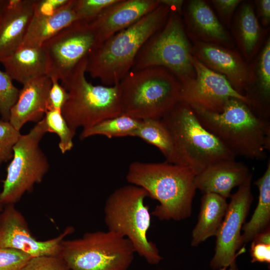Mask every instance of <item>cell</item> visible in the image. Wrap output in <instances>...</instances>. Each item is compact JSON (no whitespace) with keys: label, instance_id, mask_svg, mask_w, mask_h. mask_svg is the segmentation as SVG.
I'll return each instance as SVG.
<instances>
[{"label":"cell","instance_id":"cell-28","mask_svg":"<svg viewBox=\"0 0 270 270\" xmlns=\"http://www.w3.org/2000/svg\"><path fill=\"white\" fill-rule=\"evenodd\" d=\"M141 120L126 114L108 118L86 128L82 129L80 138L96 135L108 138L135 136Z\"/></svg>","mask_w":270,"mask_h":270},{"label":"cell","instance_id":"cell-9","mask_svg":"<svg viewBox=\"0 0 270 270\" xmlns=\"http://www.w3.org/2000/svg\"><path fill=\"white\" fill-rule=\"evenodd\" d=\"M180 16L170 10L164 24L139 51L131 70L162 67L170 70L180 82L195 77L191 60L192 46Z\"/></svg>","mask_w":270,"mask_h":270},{"label":"cell","instance_id":"cell-43","mask_svg":"<svg viewBox=\"0 0 270 270\" xmlns=\"http://www.w3.org/2000/svg\"><path fill=\"white\" fill-rule=\"evenodd\" d=\"M6 0H0V13L1 12L2 10L6 3Z\"/></svg>","mask_w":270,"mask_h":270},{"label":"cell","instance_id":"cell-44","mask_svg":"<svg viewBox=\"0 0 270 270\" xmlns=\"http://www.w3.org/2000/svg\"><path fill=\"white\" fill-rule=\"evenodd\" d=\"M4 206L0 202V212L3 210Z\"/></svg>","mask_w":270,"mask_h":270},{"label":"cell","instance_id":"cell-41","mask_svg":"<svg viewBox=\"0 0 270 270\" xmlns=\"http://www.w3.org/2000/svg\"><path fill=\"white\" fill-rule=\"evenodd\" d=\"M253 242L264 244H270V228L256 236L252 240Z\"/></svg>","mask_w":270,"mask_h":270},{"label":"cell","instance_id":"cell-45","mask_svg":"<svg viewBox=\"0 0 270 270\" xmlns=\"http://www.w3.org/2000/svg\"></svg>","mask_w":270,"mask_h":270},{"label":"cell","instance_id":"cell-10","mask_svg":"<svg viewBox=\"0 0 270 270\" xmlns=\"http://www.w3.org/2000/svg\"><path fill=\"white\" fill-rule=\"evenodd\" d=\"M46 132L44 118L28 134H21L14 144L0 192V202L4 206L15 204L36 184L42 182L49 168L48 159L40 146Z\"/></svg>","mask_w":270,"mask_h":270},{"label":"cell","instance_id":"cell-16","mask_svg":"<svg viewBox=\"0 0 270 270\" xmlns=\"http://www.w3.org/2000/svg\"><path fill=\"white\" fill-rule=\"evenodd\" d=\"M159 0H118L89 22L98 45L156 8Z\"/></svg>","mask_w":270,"mask_h":270},{"label":"cell","instance_id":"cell-11","mask_svg":"<svg viewBox=\"0 0 270 270\" xmlns=\"http://www.w3.org/2000/svg\"><path fill=\"white\" fill-rule=\"evenodd\" d=\"M95 34L89 22L76 20L44 42L46 75L61 82L94 46Z\"/></svg>","mask_w":270,"mask_h":270},{"label":"cell","instance_id":"cell-19","mask_svg":"<svg viewBox=\"0 0 270 270\" xmlns=\"http://www.w3.org/2000/svg\"><path fill=\"white\" fill-rule=\"evenodd\" d=\"M252 178L244 163L224 160L210 164L196 175L194 184L203 194L214 193L225 198H230L231 191Z\"/></svg>","mask_w":270,"mask_h":270},{"label":"cell","instance_id":"cell-1","mask_svg":"<svg viewBox=\"0 0 270 270\" xmlns=\"http://www.w3.org/2000/svg\"><path fill=\"white\" fill-rule=\"evenodd\" d=\"M196 175L189 168L167 162L135 161L130 164L126 179L158 202L152 215L160 220L178 221L191 214Z\"/></svg>","mask_w":270,"mask_h":270},{"label":"cell","instance_id":"cell-22","mask_svg":"<svg viewBox=\"0 0 270 270\" xmlns=\"http://www.w3.org/2000/svg\"><path fill=\"white\" fill-rule=\"evenodd\" d=\"M74 0L48 16L33 15L19 48L40 47L42 44L62 28L78 20Z\"/></svg>","mask_w":270,"mask_h":270},{"label":"cell","instance_id":"cell-42","mask_svg":"<svg viewBox=\"0 0 270 270\" xmlns=\"http://www.w3.org/2000/svg\"><path fill=\"white\" fill-rule=\"evenodd\" d=\"M220 270H238L236 265V260H234L228 266L224 267Z\"/></svg>","mask_w":270,"mask_h":270},{"label":"cell","instance_id":"cell-32","mask_svg":"<svg viewBox=\"0 0 270 270\" xmlns=\"http://www.w3.org/2000/svg\"><path fill=\"white\" fill-rule=\"evenodd\" d=\"M20 135L8 121L0 120V166L12 158L13 148Z\"/></svg>","mask_w":270,"mask_h":270},{"label":"cell","instance_id":"cell-36","mask_svg":"<svg viewBox=\"0 0 270 270\" xmlns=\"http://www.w3.org/2000/svg\"><path fill=\"white\" fill-rule=\"evenodd\" d=\"M69 0H34V14L37 16H48L66 5Z\"/></svg>","mask_w":270,"mask_h":270},{"label":"cell","instance_id":"cell-30","mask_svg":"<svg viewBox=\"0 0 270 270\" xmlns=\"http://www.w3.org/2000/svg\"><path fill=\"white\" fill-rule=\"evenodd\" d=\"M20 90L5 72L0 70V115L2 120L8 121L10 111L18 97Z\"/></svg>","mask_w":270,"mask_h":270},{"label":"cell","instance_id":"cell-34","mask_svg":"<svg viewBox=\"0 0 270 270\" xmlns=\"http://www.w3.org/2000/svg\"><path fill=\"white\" fill-rule=\"evenodd\" d=\"M20 270H70L60 255L33 257Z\"/></svg>","mask_w":270,"mask_h":270},{"label":"cell","instance_id":"cell-23","mask_svg":"<svg viewBox=\"0 0 270 270\" xmlns=\"http://www.w3.org/2000/svg\"><path fill=\"white\" fill-rule=\"evenodd\" d=\"M256 69L255 82L249 85L244 96L248 99V106L252 112L259 118L270 122V38L258 56Z\"/></svg>","mask_w":270,"mask_h":270},{"label":"cell","instance_id":"cell-26","mask_svg":"<svg viewBox=\"0 0 270 270\" xmlns=\"http://www.w3.org/2000/svg\"><path fill=\"white\" fill-rule=\"evenodd\" d=\"M236 26L239 47L245 59L248 61L254 55L262 35L261 28L250 3L242 2Z\"/></svg>","mask_w":270,"mask_h":270},{"label":"cell","instance_id":"cell-5","mask_svg":"<svg viewBox=\"0 0 270 270\" xmlns=\"http://www.w3.org/2000/svg\"><path fill=\"white\" fill-rule=\"evenodd\" d=\"M160 120L172 138L177 164L189 168L197 174L216 162L236 160L203 126L188 104L179 102Z\"/></svg>","mask_w":270,"mask_h":270},{"label":"cell","instance_id":"cell-6","mask_svg":"<svg viewBox=\"0 0 270 270\" xmlns=\"http://www.w3.org/2000/svg\"><path fill=\"white\" fill-rule=\"evenodd\" d=\"M86 56L60 82L68 94L61 112L74 132L122 114L118 84L104 86L89 82L86 76Z\"/></svg>","mask_w":270,"mask_h":270},{"label":"cell","instance_id":"cell-3","mask_svg":"<svg viewBox=\"0 0 270 270\" xmlns=\"http://www.w3.org/2000/svg\"><path fill=\"white\" fill-rule=\"evenodd\" d=\"M190 106L203 126L236 157L264 159L270 150V122L258 118L244 102L231 98L220 112Z\"/></svg>","mask_w":270,"mask_h":270},{"label":"cell","instance_id":"cell-27","mask_svg":"<svg viewBox=\"0 0 270 270\" xmlns=\"http://www.w3.org/2000/svg\"><path fill=\"white\" fill-rule=\"evenodd\" d=\"M135 136L158 148L166 158V162L177 164L176 152L172 138L160 120H141Z\"/></svg>","mask_w":270,"mask_h":270},{"label":"cell","instance_id":"cell-17","mask_svg":"<svg viewBox=\"0 0 270 270\" xmlns=\"http://www.w3.org/2000/svg\"><path fill=\"white\" fill-rule=\"evenodd\" d=\"M18 98L12 108L8 122L18 130L29 122H38L48 110V96L52 86L44 75L24 84Z\"/></svg>","mask_w":270,"mask_h":270},{"label":"cell","instance_id":"cell-18","mask_svg":"<svg viewBox=\"0 0 270 270\" xmlns=\"http://www.w3.org/2000/svg\"><path fill=\"white\" fill-rule=\"evenodd\" d=\"M187 36L195 42L222 46L229 48L234 46L230 35L206 2L192 0L184 12Z\"/></svg>","mask_w":270,"mask_h":270},{"label":"cell","instance_id":"cell-13","mask_svg":"<svg viewBox=\"0 0 270 270\" xmlns=\"http://www.w3.org/2000/svg\"><path fill=\"white\" fill-rule=\"evenodd\" d=\"M252 178L238 186L236 192L231 196L228 208L216 236L215 253L210 262L213 269L228 266L236 256L242 245L241 230L244 226L250 205L254 200L252 192Z\"/></svg>","mask_w":270,"mask_h":270},{"label":"cell","instance_id":"cell-31","mask_svg":"<svg viewBox=\"0 0 270 270\" xmlns=\"http://www.w3.org/2000/svg\"><path fill=\"white\" fill-rule=\"evenodd\" d=\"M118 0H74L78 20L90 22Z\"/></svg>","mask_w":270,"mask_h":270},{"label":"cell","instance_id":"cell-4","mask_svg":"<svg viewBox=\"0 0 270 270\" xmlns=\"http://www.w3.org/2000/svg\"><path fill=\"white\" fill-rule=\"evenodd\" d=\"M118 85L122 114L138 120H160L180 102V82L162 67L131 70Z\"/></svg>","mask_w":270,"mask_h":270},{"label":"cell","instance_id":"cell-39","mask_svg":"<svg viewBox=\"0 0 270 270\" xmlns=\"http://www.w3.org/2000/svg\"><path fill=\"white\" fill-rule=\"evenodd\" d=\"M258 14L262 24L268 26L270 22V0H259L256 1Z\"/></svg>","mask_w":270,"mask_h":270},{"label":"cell","instance_id":"cell-21","mask_svg":"<svg viewBox=\"0 0 270 270\" xmlns=\"http://www.w3.org/2000/svg\"><path fill=\"white\" fill-rule=\"evenodd\" d=\"M0 62L12 80L22 84L46 75L47 59L41 46L19 48Z\"/></svg>","mask_w":270,"mask_h":270},{"label":"cell","instance_id":"cell-25","mask_svg":"<svg viewBox=\"0 0 270 270\" xmlns=\"http://www.w3.org/2000/svg\"><path fill=\"white\" fill-rule=\"evenodd\" d=\"M254 184L259 191L256 208L249 220L242 226V244L252 240L260 232L269 228L270 222V160L263 175Z\"/></svg>","mask_w":270,"mask_h":270},{"label":"cell","instance_id":"cell-29","mask_svg":"<svg viewBox=\"0 0 270 270\" xmlns=\"http://www.w3.org/2000/svg\"><path fill=\"white\" fill-rule=\"evenodd\" d=\"M47 132H53L60 138L59 148L62 154L70 151L74 146L76 134L69 126L60 110L48 111L44 116Z\"/></svg>","mask_w":270,"mask_h":270},{"label":"cell","instance_id":"cell-40","mask_svg":"<svg viewBox=\"0 0 270 270\" xmlns=\"http://www.w3.org/2000/svg\"><path fill=\"white\" fill-rule=\"evenodd\" d=\"M160 4L168 6L171 10L174 11L180 16L182 12L184 1L182 0H159Z\"/></svg>","mask_w":270,"mask_h":270},{"label":"cell","instance_id":"cell-8","mask_svg":"<svg viewBox=\"0 0 270 270\" xmlns=\"http://www.w3.org/2000/svg\"><path fill=\"white\" fill-rule=\"evenodd\" d=\"M135 250L126 238L107 230L64 240L60 256L70 270H128Z\"/></svg>","mask_w":270,"mask_h":270},{"label":"cell","instance_id":"cell-2","mask_svg":"<svg viewBox=\"0 0 270 270\" xmlns=\"http://www.w3.org/2000/svg\"><path fill=\"white\" fill-rule=\"evenodd\" d=\"M170 8L160 4L130 26L92 47L86 72L107 86L119 84L131 70L146 42L166 23Z\"/></svg>","mask_w":270,"mask_h":270},{"label":"cell","instance_id":"cell-12","mask_svg":"<svg viewBox=\"0 0 270 270\" xmlns=\"http://www.w3.org/2000/svg\"><path fill=\"white\" fill-rule=\"evenodd\" d=\"M191 60L196 76L180 82V102L214 112H222L231 98L248 106L246 97L236 91L224 76L208 68L192 55Z\"/></svg>","mask_w":270,"mask_h":270},{"label":"cell","instance_id":"cell-14","mask_svg":"<svg viewBox=\"0 0 270 270\" xmlns=\"http://www.w3.org/2000/svg\"><path fill=\"white\" fill-rule=\"evenodd\" d=\"M74 232V228L68 226L54 238L38 240L32 234L25 218L15 204L4 206L0 212V247L17 250L32 258L60 255L62 241Z\"/></svg>","mask_w":270,"mask_h":270},{"label":"cell","instance_id":"cell-24","mask_svg":"<svg viewBox=\"0 0 270 270\" xmlns=\"http://www.w3.org/2000/svg\"><path fill=\"white\" fill-rule=\"evenodd\" d=\"M226 200L216 194H204L198 220L192 231V246H197L208 238L216 236L228 208Z\"/></svg>","mask_w":270,"mask_h":270},{"label":"cell","instance_id":"cell-7","mask_svg":"<svg viewBox=\"0 0 270 270\" xmlns=\"http://www.w3.org/2000/svg\"><path fill=\"white\" fill-rule=\"evenodd\" d=\"M148 196L142 188L133 184L122 186L108 196L104 207L108 230L128 238L135 252L150 264L162 258L156 244L148 238L151 214L144 200Z\"/></svg>","mask_w":270,"mask_h":270},{"label":"cell","instance_id":"cell-35","mask_svg":"<svg viewBox=\"0 0 270 270\" xmlns=\"http://www.w3.org/2000/svg\"><path fill=\"white\" fill-rule=\"evenodd\" d=\"M51 80L52 86L48 96V110H61L68 100V92L58 80L54 78Z\"/></svg>","mask_w":270,"mask_h":270},{"label":"cell","instance_id":"cell-20","mask_svg":"<svg viewBox=\"0 0 270 270\" xmlns=\"http://www.w3.org/2000/svg\"><path fill=\"white\" fill-rule=\"evenodd\" d=\"M34 0H6L0 13V60L20 46L34 14Z\"/></svg>","mask_w":270,"mask_h":270},{"label":"cell","instance_id":"cell-37","mask_svg":"<svg viewBox=\"0 0 270 270\" xmlns=\"http://www.w3.org/2000/svg\"><path fill=\"white\" fill-rule=\"evenodd\" d=\"M242 2L240 0H212L220 18L227 26L230 25L235 10Z\"/></svg>","mask_w":270,"mask_h":270},{"label":"cell","instance_id":"cell-38","mask_svg":"<svg viewBox=\"0 0 270 270\" xmlns=\"http://www.w3.org/2000/svg\"><path fill=\"white\" fill-rule=\"evenodd\" d=\"M252 262L270 263V244L252 242L250 246Z\"/></svg>","mask_w":270,"mask_h":270},{"label":"cell","instance_id":"cell-33","mask_svg":"<svg viewBox=\"0 0 270 270\" xmlns=\"http://www.w3.org/2000/svg\"><path fill=\"white\" fill-rule=\"evenodd\" d=\"M31 258L22 251L0 247V270H20Z\"/></svg>","mask_w":270,"mask_h":270},{"label":"cell","instance_id":"cell-15","mask_svg":"<svg viewBox=\"0 0 270 270\" xmlns=\"http://www.w3.org/2000/svg\"><path fill=\"white\" fill-rule=\"evenodd\" d=\"M191 54L206 67L224 76L234 90L242 95L252 80V70L240 54L234 50L194 42Z\"/></svg>","mask_w":270,"mask_h":270}]
</instances>
